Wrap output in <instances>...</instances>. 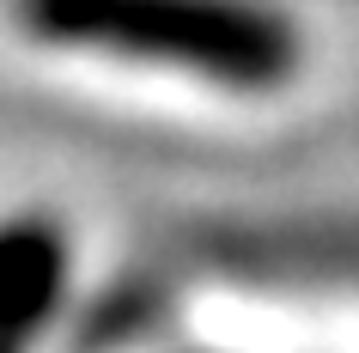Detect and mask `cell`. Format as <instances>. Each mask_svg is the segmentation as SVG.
I'll return each mask as SVG.
<instances>
[{"label":"cell","instance_id":"cell-1","mask_svg":"<svg viewBox=\"0 0 359 353\" xmlns=\"http://www.w3.org/2000/svg\"><path fill=\"white\" fill-rule=\"evenodd\" d=\"M43 49L140 61L219 92H274L299 74L304 37L268 0H13Z\"/></svg>","mask_w":359,"mask_h":353},{"label":"cell","instance_id":"cell-2","mask_svg":"<svg viewBox=\"0 0 359 353\" xmlns=\"http://www.w3.org/2000/svg\"><path fill=\"white\" fill-rule=\"evenodd\" d=\"M61 274H67V250L55 225H0V353H19L31 329H43V317L61 298Z\"/></svg>","mask_w":359,"mask_h":353}]
</instances>
